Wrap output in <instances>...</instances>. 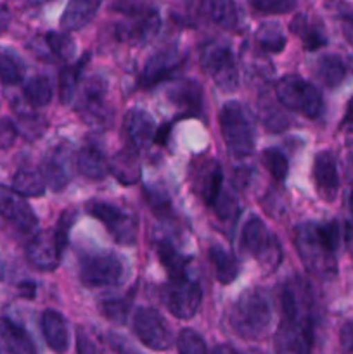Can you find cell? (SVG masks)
Returning a JSON list of instances; mask_svg holds the SVG:
<instances>
[{
	"instance_id": "24",
	"label": "cell",
	"mask_w": 353,
	"mask_h": 354,
	"mask_svg": "<svg viewBox=\"0 0 353 354\" xmlns=\"http://www.w3.org/2000/svg\"><path fill=\"white\" fill-rule=\"evenodd\" d=\"M201 12L224 30H234L237 26L239 10L234 0H201Z\"/></svg>"
},
{
	"instance_id": "17",
	"label": "cell",
	"mask_w": 353,
	"mask_h": 354,
	"mask_svg": "<svg viewBox=\"0 0 353 354\" xmlns=\"http://www.w3.org/2000/svg\"><path fill=\"white\" fill-rule=\"evenodd\" d=\"M45 183L55 192H61L71 182V154L66 147H55L48 152L42 166Z\"/></svg>"
},
{
	"instance_id": "44",
	"label": "cell",
	"mask_w": 353,
	"mask_h": 354,
	"mask_svg": "<svg viewBox=\"0 0 353 354\" xmlns=\"http://www.w3.org/2000/svg\"><path fill=\"white\" fill-rule=\"evenodd\" d=\"M145 197H147L149 206L152 207V211L158 214L165 216L166 213H170V199L166 196L165 190H156V189H145Z\"/></svg>"
},
{
	"instance_id": "30",
	"label": "cell",
	"mask_w": 353,
	"mask_h": 354,
	"mask_svg": "<svg viewBox=\"0 0 353 354\" xmlns=\"http://www.w3.org/2000/svg\"><path fill=\"white\" fill-rule=\"evenodd\" d=\"M158 254L161 259V265L168 272L170 279L176 277H187V266H189L190 258L182 254L176 248H173L172 242L159 241L158 242Z\"/></svg>"
},
{
	"instance_id": "13",
	"label": "cell",
	"mask_w": 353,
	"mask_h": 354,
	"mask_svg": "<svg viewBox=\"0 0 353 354\" xmlns=\"http://www.w3.org/2000/svg\"><path fill=\"white\" fill-rule=\"evenodd\" d=\"M62 251L55 241L54 230L38 232L26 245V258L31 266L42 272H54L61 263Z\"/></svg>"
},
{
	"instance_id": "9",
	"label": "cell",
	"mask_w": 353,
	"mask_h": 354,
	"mask_svg": "<svg viewBox=\"0 0 353 354\" xmlns=\"http://www.w3.org/2000/svg\"><path fill=\"white\" fill-rule=\"evenodd\" d=\"M161 297L173 317L180 320H189L199 310L203 290L199 283L190 280L189 277H176V279H170V282L163 287Z\"/></svg>"
},
{
	"instance_id": "25",
	"label": "cell",
	"mask_w": 353,
	"mask_h": 354,
	"mask_svg": "<svg viewBox=\"0 0 353 354\" xmlns=\"http://www.w3.org/2000/svg\"><path fill=\"white\" fill-rule=\"evenodd\" d=\"M221 183H224V175L218 162L211 161L203 165L199 176H197V192L206 206H213L215 201L221 194Z\"/></svg>"
},
{
	"instance_id": "45",
	"label": "cell",
	"mask_w": 353,
	"mask_h": 354,
	"mask_svg": "<svg viewBox=\"0 0 353 354\" xmlns=\"http://www.w3.org/2000/svg\"><path fill=\"white\" fill-rule=\"evenodd\" d=\"M76 348H78V354H99L97 342L83 328H78L76 332Z\"/></svg>"
},
{
	"instance_id": "31",
	"label": "cell",
	"mask_w": 353,
	"mask_h": 354,
	"mask_svg": "<svg viewBox=\"0 0 353 354\" xmlns=\"http://www.w3.org/2000/svg\"><path fill=\"white\" fill-rule=\"evenodd\" d=\"M45 187H47V183H45L44 175L40 171H35V169H19L12 178V189L23 197L44 196Z\"/></svg>"
},
{
	"instance_id": "18",
	"label": "cell",
	"mask_w": 353,
	"mask_h": 354,
	"mask_svg": "<svg viewBox=\"0 0 353 354\" xmlns=\"http://www.w3.org/2000/svg\"><path fill=\"white\" fill-rule=\"evenodd\" d=\"M125 131H127L130 145H134L137 151L147 149L156 137L154 118L147 111L134 107L125 114Z\"/></svg>"
},
{
	"instance_id": "41",
	"label": "cell",
	"mask_w": 353,
	"mask_h": 354,
	"mask_svg": "<svg viewBox=\"0 0 353 354\" xmlns=\"http://www.w3.org/2000/svg\"><path fill=\"white\" fill-rule=\"evenodd\" d=\"M76 221V211L75 209H66L64 213L59 218L57 225L54 228L55 241H57V245L61 248V251H64L66 245L69 242V232H71L73 225Z\"/></svg>"
},
{
	"instance_id": "5",
	"label": "cell",
	"mask_w": 353,
	"mask_h": 354,
	"mask_svg": "<svg viewBox=\"0 0 353 354\" xmlns=\"http://www.w3.org/2000/svg\"><path fill=\"white\" fill-rule=\"evenodd\" d=\"M127 272V263L114 252H87L80 258V280L93 289L120 286Z\"/></svg>"
},
{
	"instance_id": "3",
	"label": "cell",
	"mask_w": 353,
	"mask_h": 354,
	"mask_svg": "<svg viewBox=\"0 0 353 354\" xmlns=\"http://www.w3.org/2000/svg\"><path fill=\"white\" fill-rule=\"evenodd\" d=\"M220 130L230 154L246 158L255 151L256 128L249 111L237 100L224 104L220 111Z\"/></svg>"
},
{
	"instance_id": "26",
	"label": "cell",
	"mask_w": 353,
	"mask_h": 354,
	"mask_svg": "<svg viewBox=\"0 0 353 354\" xmlns=\"http://www.w3.org/2000/svg\"><path fill=\"white\" fill-rule=\"evenodd\" d=\"M315 73H317L318 80L325 86L336 88V86H339L345 82L350 73V68L348 62L343 57H339L336 54H327L318 59L317 66H315Z\"/></svg>"
},
{
	"instance_id": "16",
	"label": "cell",
	"mask_w": 353,
	"mask_h": 354,
	"mask_svg": "<svg viewBox=\"0 0 353 354\" xmlns=\"http://www.w3.org/2000/svg\"><path fill=\"white\" fill-rule=\"evenodd\" d=\"M311 175H314V183L322 199L329 203L334 201L339 190V176L336 159L331 152L322 151L315 156Z\"/></svg>"
},
{
	"instance_id": "53",
	"label": "cell",
	"mask_w": 353,
	"mask_h": 354,
	"mask_svg": "<svg viewBox=\"0 0 353 354\" xmlns=\"http://www.w3.org/2000/svg\"><path fill=\"white\" fill-rule=\"evenodd\" d=\"M6 272H7V266H6V261L2 259V256H0V280L6 279Z\"/></svg>"
},
{
	"instance_id": "27",
	"label": "cell",
	"mask_w": 353,
	"mask_h": 354,
	"mask_svg": "<svg viewBox=\"0 0 353 354\" xmlns=\"http://www.w3.org/2000/svg\"><path fill=\"white\" fill-rule=\"evenodd\" d=\"M76 168L85 178L102 180L109 173V161L96 147H85L76 158Z\"/></svg>"
},
{
	"instance_id": "7",
	"label": "cell",
	"mask_w": 353,
	"mask_h": 354,
	"mask_svg": "<svg viewBox=\"0 0 353 354\" xmlns=\"http://www.w3.org/2000/svg\"><path fill=\"white\" fill-rule=\"evenodd\" d=\"M201 64L220 90L234 92L237 88V62L227 45L218 44V41L204 45L203 52H201Z\"/></svg>"
},
{
	"instance_id": "21",
	"label": "cell",
	"mask_w": 353,
	"mask_h": 354,
	"mask_svg": "<svg viewBox=\"0 0 353 354\" xmlns=\"http://www.w3.org/2000/svg\"><path fill=\"white\" fill-rule=\"evenodd\" d=\"M102 0H69L61 16L62 31H78L85 28L99 10Z\"/></svg>"
},
{
	"instance_id": "50",
	"label": "cell",
	"mask_w": 353,
	"mask_h": 354,
	"mask_svg": "<svg viewBox=\"0 0 353 354\" xmlns=\"http://www.w3.org/2000/svg\"><path fill=\"white\" fill-rule=\"evenodd\" d=\"M9 23H10V14L7 12L3 7H0V33H3V31L9 28Z\"/></svg>"
},
{
	"instance_id": "40",
	"label": "cell",
	"mask_w": 353,
	"mask_h": 354,
	"mask_svg": "<svg viewBox=\"0 0 353 354\" xmlns=\"http://www.w3.org/2000/svg\"><path fill=\"white\" fill-rule=\"evenodd\" d=\"M258 41L262 45L263 50H269L277 54L284 48L286 45V37L282 35V31L277 26H263L262 30L258 31Z\"/></svg>"
},
{
	"instance_id": "8",
	"label": "cell",
	"mask_w": 353,
	"mask_h": 354,
	"mask_svg": "<svg viewBox=\"0 0 353 354\" xmlns=\"http://www.w3.org/2000/svg\"><path fill=\"white\" fill-rule=\"evenodd\" d=\"M87 213L99 220L109 230L114 241L121 245H134L137 241V218L127 213L120 206L104 201H90Z\"/></svg>"
},
{
	"instance_id": "32",
	"label": "cell",
	"mask_w": 353,
	"mask_h": 354,
	"mask_svg": "<svg viewBox=\"0 0 353 354\" xmlns=\"http://www.w3.org/2000/svg\"><path fill=\"white\" fill-rule=\"evenodd\" d=\"M291 30H293V33L300 35L307 50H318L324 45H327V37L322 31V28L317 26V24L308 23L305 16H298L291 23Z\"/></svg>"
},
{
	"instance_id": "19",
	"label": "cell",
	"mask_w": 353,
	"mask_h": 354,
	"mask_svg": "<svg viewBox=\"0 0 353 354\" xmlns=\"http://www.w3.org/2000/svg\"><path fill=\"white\" fill-rule=\"evenodd\" d=\"M0 354H38L33 339L9 318H0Z\"/></svg>"
},
{
	"instance_id": "42",
	"label": "cell",
	"mask_w": 353,
	"mask_h": 354,
	"mask_svg": "<svg viewBox=\"0 0 353 354\" xmlns=\"http://www.w3.org/2000/svg\"><path fill=\"white\" fill-rule=\"evenodd\" d=\"M296 3L298 0H251V6L263 14H287Z\"/></svg>"
},
{
	"instance_id": "1",
	"label": "cell",
	"mask_w": 353,
	"mask_h": 354,
	"mask_svg": "<svg viewBox=\"0 0 353 354\" xmlns=\"http://www.w3.org/2000/svg\"><path fill=\"white\" fill-rule=\"evenodd\" d=\"M272 303L263 289L246 290L232 306L228 320L242 339H262L272 327Z\"/></svg>"
},
{
	"instance_id": "51",
	"label": "cell",
	"mask_w": 353,
	"mask_h": 354,
	"mask_svg": "<svg viewBox=\"0 0 353 354\" xmlns=\"http://www.w3.org/2000/svg\"><path fill=\"white\" fill-rule=\"evenodd\" d=\"M211 354H239V353L235 351L234 348H230V346L221 344V346H218V348H215V351Z\"/></svg>"
},
{
	"instance_id": "28",
	"label": "cell",
	"mask_w": 353,
	"mask_h": 354,
	"mask_svg": "<svg viewBox=\"0 0 353 354\" xmlns=\"http://www.w3.org/2000/svg\"><path fill=\"white\" fill-rule=\"evenodd\" d=\"M170 99L173 100L176 107L185 109L189 114H199L201 106H203V93L201 86L192 80L179 83L170 90Z\"/></svg>"
},
{
	"instance_id": "33",
	"label": "cell",
	"mask_w": 353,
	"mask_h": 354,
	"mask_svg": "<svg viewBox=\"0 0 353 354\" xmlns=\"http://www.w3.org/2000/svg\"><path fill=\"white\" fill-rule=\"evenodd\" d=\"M89 59L90 54H85L75 66H68V68L62 69L61 80H59V99H61V104H69L73 100L76 88H78L80 75H82Z\"/></svg>"
},
{
	"instance_id": "23",
	"label": "cell",
	"mask_w": 353,
	"mask_h": 354,
	"mask_svg": "<svg viewBox=\"0 0 353 354\" xmlns=\"http://www.w3.org/2000/svg\"><path fill=\"white\" fill-rule=\"evenodd\" d=\"M42 332L48 348L57 354H64L69 346V334L66 320L61 313L47 310L42 315Z\"/></svg>"
},
{
	"instance_id": "47",
	"label": "cell",
	"mask_w": 353,
	"mask_h": 354,
	"mask_svg": "<svg viewBox=\"0 0 353 354\" xmlns=\"http://www.w3.org/2000/svg\"><path fill=\"white\" fill-rule=\"evenodd\" d=\"M343 130H345L346 138H348L350 144H353V97L350 99L348 107H346V114L343 118V123H341Z\"/></svg>"
},
{
	"instance_id": "38",
	"label": "cell",
	"mask_w": 353,
	"mask_h": 354,
	"mask_svg": "<svg viewBox=\"0 0 353 354\" xmlns=\"http://www.w3.org/2000/svg\"><path fill=\"white\" fill-rule=\"evenodd\" d=\"M132 304V294L125 297H116V299H106L100 304V311L106 318L116 322V324H123L127 320V315L130 311Z\"/></svg>"
},
{
	"instance_id": "49",
	"label": "cell",
	"mask_w": 353,
	"mask_h": 354,
	"mask_svg": "<svg viewBox=\"0 0 353 354\" xmlns=\"http://www.w3.org/2000/svg\"><path fill=\"white\" fill-rule=\"evenodd\" d=\"M345 242H346V249H348V252L353 258V221H348V223H346Z\"/></svg>"
},
{
	"instance_id": "12",
	"label": "cell",
	"mask_w": 353,
	"mask_h": 354,
	"mask_svg": "<svg viewBox=\"0 0 353 354\" xmlns=\"http://www.w3.org/2000/svg\"><path fill=\"white\" fill-rule=\"evenodd\" d=\"M0 216L23 234H31L38 228V218L30 204L16 190L6 185H0Z\"/></svg>"
},
{
	"instance_id": "4",
	"label": "cell",
	"mask_w": 353,
	"mask_h": 354,
	"mask_svg": "<svg viewBox=\"0 0 353 354\" xmlns=\"http://www.w3.org/2000/svg\"><path fill=\"white\" fill-rule=\"evenodd\" d=\"M275 97L280 106L308 120L320 118L324 109V100L317 86L296 75H287L275 83Z\"/></svg>"
},
{
	"instance_id": "43",
	"label": "cell",
	"mask_w": 353,
	"mask_h": 354,
	"mask_svg": "<svg viewBox=\"0 0 353 354\" xmlns=\"http://www.w3.org/2000/svg\"><path fill=\"white\" fill-rule=\"evenodd\" d=\"M262 120L266 128L275 131L284 130L287 124L286 118L282 116V113L273 104H262Z\"/></svg>"
},
{
	"instance_id": "11",
	"label": "cell",
	"mask_w": 353,
	"mask_h": 354,
	"mask_svg": "<svg viewBox=\"0 0 353 354\" xmlns=\"http://www.w3.org/2000/svg\"><path fill=\"white\" fill-rule=\"evenodd\" d=\"M314 342V320H284L275 335L277 354H310Z\"/></svg>"
},
{
	"instance_id": "6",
	"label": "cell",
	"mask_w": 353,
	"mask_h": 354,
	"mask_svg": "<svg viewBox=\"0 0 353 354\" xmlns=\"http://www.w3.org/2000/svg\"><path fill=\"white\" fill-rule=\"evenodd\" d=\"M241 244L246 252L255 256L260 265L272 272L282 259V251L275 235L270 234L266 225L258 216H251L242 227Z\"/></svg>"
},
{
	"instance_id": "29",
	"label": "cell",
	"mask_w": 353,
	"mask_h": 354,
	"mask_svg": "<svg viewBox=\"0 0 353 354\" xmlns=\"http://www.w3.org/2000/svg\"><path fill=\"white\" fill-rule=\"evenodd\" d=\"M210 259L213 263L215 273H217V280L224 286L232 283L239 275V265L237 259L234 258L232 252L227 249L220 248V245H213L210 249Z\"/></svg>"
},
{
	"instance_id": "20",
	"label": "cell",
	"mask_w": 353,
	"mask_h": 354,
	"mask_svg": "<svg viewBox=\"0 0 353 354\" xmlns=\"http://www.w3.org/2000/svg\"><path fill=\"white\" fill-rule=\"evenodd\" d=\"M106 92L107 85L102 78H92L85 85L80 113L85 118L87 123H100L102 120H106L107 107L106 102H104Z\"/></svg>"
},
{
	"instance_id": "10",
	"label": "cell",
	"mask_w": 353,
	"mask_h": 354,
	"mask_svg": "<svg viewBox=\"0 0 353 354\" xmlns=\"http://www.w3.org/2000/svg\"><path fill=\"white\" fill-rule=\"evenodd\" d=\"M134 332L142 344L154 351H168L173 346V334L168 324L152 308H138L135 311Z\"/></svg>"
},
{
	"instance_id": "39",
	"label": "cell",
	"mask_w": 353,
	"mask_h": 354,
	"mask_svg": "<svg viewBox=\"0 0 353 354\" xmlns=\"http://www.w3.org/2000/svg\"><path fill=\"white\" fill-rule=\"evenodd\" d=\"M176 346H179L180 354H210L203 337L197 332L190 330V328H185V330L180 332Z\"/></svg>"
},
{
	"instance_id": "48",
	"label": "cell",
	"mask_w": 353,
	"mask_h": 354,
	"mask_svg": "<svg viewBox=\"0 0 353 354\" xmlns=\"http://www.w3.org/2000/svg\"><path fill=\"white\" fill-rule=\"evenodd\" d=\"M341 30H343V35H345L346 41L353 47V10L345 12L341 16Z\"/></svg>"
},
{
	"instance_id": "35",
	"label": "cell",
	"mask_w": 353,
	"mask_h": 354,
	"mask_svg": "<svg viewBox=\"0 0 353 354\" xmlns=\"http://www.w3.org/2000/svg\"><path fill=\"white\" fill-rule=\"evenodd\" d=\"M24 68L12 54H0V82L3 85H17L23 80Z\"/></svg>"
},
{
	"instance_id": "46",
	"label": "cell",
	"mask_w": 353,
	"mask_h": 354,
	"mask_svg": "<svg viewBox=\"0 0 353 354\" xmlns=\"http://www.w3.org/2000/svg\"><path fill=\"white\" fill-rule=\"evenodd\" d=\"M16 138V128L9 121H2L0 123V149L9 147Z\"/></svg>"
},
{
	"instance_id": "54",
	"label": "cell",
	"mask_w": 353,
	"mask_h": 354,
	"mask_svg": "<svg viewBox=\"0 0 353 354\" xmlns=\"http://www.w3.org/2000/svg\"><path fill=\"white\" fill-rule=\"evenodd\" d=\"M26 2L30 3V6H42V3L51 2V0H26Z\"/></svg>"
},
{
	"instance_id": "22",
	"label": "cell",
	"mask_w": 353,
	"mask_h": 354,
	"mask_svg": "<svg viewBox=\"0 0 353 354\" xmlns=\"http://www.w3.org/2000/svg\"><path fill=\"white\" fill-rule=\"evenodd\" d=\"M134 145L116 152L109 159V173L123 185H134L141 178V162Z\"/></svg>"
},
{
	"instance_id": "34",
	"label": "cell",
	"mask_w": 353,
	"mask_h": 354,
	"mask_svg": "<svg viewBox=\"0 0 353 354\" xmlns=\"http://www.w3.org/2000/svg\"><path fill=\"white\" fill-rule=\"evenodd\" d=\"M52 82L45 75L33 76L31 80H28L26 85H24V97H26L28 102L35 107H44L47 106L52 100Z\"/></svg>"
},
{
	"instance_id": "15",
	"label": "cell",
	"mask_w": 353,
	"mask_h": 354,
	"mask_svg": "<svg viewBox=\"0 0 353 354\" xmlns=\"http://www.w3.org/2000/svg\"><path fill=\"white\" fill-rule=\"evenodd\" d=\"M183 61H185V57L176 48L161 50L154 54L152 57H149V61L145 62L144 71H142V86H154L161 83L163 80H168L173 73L182 68Z\"/></svg>"
},
{
	"instance_id": "55",
	"label": "cell",
	"mask_w": 353,
	"mask_h": 354,
	"mask_svg": "<svg viewBox=\"0 0 353 354\" xmlns=\"http://www.w3.org/2000/svg\"><path fill=\"white\" fill-rule=\"evenodd\" d=\"M350 209H352L353 213V190H352V196H350Z\"/></svg>"
},
{
	"instance_id": "36",
	"label": "cell",
	"mask_w": 353,
	"mask_h": 354,
	"mask_svg": "<svg viewBox=\"0 0 353 354\" xmlns=\"http://www.w3.org/2000/svg\"><path fill=\"white\" fill-rule=\"evenodd\" d=\"M263 162H265L266 169L273 176V180H277L279 183L286 182L287 173H289V165H287V158L282 152L277 151V149H266L263 152Z\"/></svg>"
},
{
	"instance_id": "2",
	"label": "cell",
	"mask_w": 353,
	"mask_h": 354,
	"mask_svg": "<svg viewBox=\"0 0 353 354\" xmlns=\"http://www.w3.org/2000/svg\"><path fill=\"white\" fill-rule=\"evenodd\" d=\"M294 245L305 268L322 280H332L338 275L336 249L325 241L317 223H301L294 230Z\"/></svg>"
},
{
	"instance_id": "52",
	"label": "cell",
	"mask_w": 353,
	"mask_h": 354,
	"mask_svg": "<svg viewBox=\"0 0 353 354\" xmlns=\"http://www.w3.org/2000/svg\"><path fill=\"white\" fill-rule=\"evenodd\" d=\"M113 346L118 349V353H120V354H132V353L125 351V348H123V346H121V341L118 337H113Z\"/></svg>"
},
{
	"instance_id": "37",
	"label": "cell",
	"mask_w": 353,
	"mask_h": 354,
	"mask_svg": "<svg viewBox=\"0 0 353 354\" xmlns=\"http://www.w3.org/2000/svg\"><path fill=\"white\" fill-rule=\"evenodd\" d=\"M45 41H47V45L51 47L52 54L57 55L62 61H69L76 52L75 41L66 35V31L64 33H55V31L47 33L45 35Z\"/></svg>"
},
{
	"instance_id": "14",
	"label": "cell",
	"mask_w": 353,
	"mask_h": 354,
	"mask_svg": "<svg viewBox=\"0 0 353 354\" xmlns=\"http://www.w3.org/2000/svg\"><path fill=\"white\" fill-rule=\"evenodd\" d=\"M161 26L159 14L152 9H142L138 12L128 14L127 23L118 26V37L121 40H130L134 44H147L156 37Z\"/></svg>"
}]
</instances>
